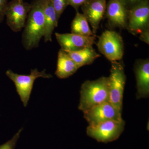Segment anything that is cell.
Returning <instances> with one entry per match:
<instances>
[{
	"instance_id": "cell-1",
	"label": "cell",
	"mask_w": 149,
	"mask_h": 149,
	"mask_svg": "<svg viewBox=\"0 0 149 149\" xmlns=\"http://www.w3.org/2000/svg\"><path fill=\"white\" fill-rule=\"evenodd\" d=\"M31 4L22 37V44L27 50L38 47L45 33L43 0H35Z\"/></svg>"
},
{
	"instance_id": "cell-2",
	"label": "cell",
	"mask_w": 149,
	"mask_h": 149,
	"mask_svg": "<svg viewBox=\"0 0 149 149\" xmlns=\"http://www.w3.org/2000/svg\"><path fill=\"white\" fill-rule=\"evenodd\" d=\"M80 95L78 109L83 112L102 103L109 102V77L85 81L81 86Z\"/></svg>"
},
{
	"instance_id": "cell-3",
	"label": "cell",
	"mask_w": 149,
	"mask_h": 149,
	"mask_svg": "<svg viewBox=\"0 0 149 149\" xmlns=\"http://www.w3.org/2000/svg\"><path fill=\"white\" fill-rule=\"evenodd\" d=\"M109 102L122 112L123 100L126 76L124 66L121 60L112 62L109 77Z\"/></svg>"
},
{
	"instance_id": "cell-4",
	"label": "cell",
	"mask_w": 149,
	"mask_h": 149,
	"mask_svg": "<svg viewBox=\"0 0 149 149\" xmlns=\"http://www.w3.org/2000/svg\"><path fill=\"white\" fill-rule=\"evenodd\" d=\"M6 74L14 83L17 92L24 107L28 104L35 80L39 77L49 78L52 77L51 74L46 73L45 70L40 72L37 68L31 69L30 74L28 75L14 73L11 70H8Z\"/></svg>"
},
{
	"instance_id": "cell-5",
	"label": "cell",
	"mask_w": 149,
	"mask_h": 149,
	"mask_svg": "<svg viewBox=\"0 0 149 149\" xmlns=\"http://www.w3.org/2000/svg\"><path fill=\"white\" fill-rule=\"evenodd\" d=\"M97 47L101 53L112 62L120 61L124 54V43L120 34L105 30L99 37Z\"/></svg>"
},
{
	"instance_id": "cell-6",
	"label": "cell",
	"mask_w": 149,
	"mask_h": 149,
	"mask_svg": "<svg viewBox=\"0 0 149 149\" xmlns=\"http://www.w3.org/2000/svg\"><path fill=\"white\" fill-rule=\"evenodd\" d=\"M124 120H108L95 126H88L86 133L89 137L97 142L107 143L117 140L124 129Z\"/></svg>"
},
{
	"instance_id": "cell-7",
	"label": "cell",
	"mask_w": 149,
	"mask_h": 149,
	"mask_svg": "<svg viewBox=\"0 0 149 149\" xmlns=\"http://www.w3.org/2000/svg\"><path fill=\"white\" fill-rule=\"evenodd\" d=\"M31 4L21 0H12L8 3L5 12L7 24L13 32L24 28L31 8Z\"/></svg>"
},
{
	"instance_id": "cell-8",
	"label": "cell",
	"mask_w": 149,
	"mask_h": 149,
	"mask_svg": "<svg viewBox=\"0 0 149 149\" xmlns=\"http://www.w3.org/2000/svg\"><path fill=\"white\" fill-rule=\"evenodd\" d=\"M84 117L89 125L94 126L108 120H123L121 112L109 102H105L83 112Z\"/></svg>"
},
{
	"instance_id": "cell-9",
	"label": "cell",
	"mask_w": 149,
	"mask_h": 149,
	"mask_svg": "<svg viewBox=\"0 0 149 149\" xmlns=\"http://www.w3.org/2000/svg\"><path fill=\"white\" fill-rule=\"evenodd\" d=\"M149 0L129 9L126 29L133 35H140L149 29Z\"/></svg>"
},
{
	"instance_id": "cell-10",
	"label": "cell",
	"mask_w": 149,
	"mask_h": 149,
	"mask_svg": "<svg viewBox=\"0 0 149 149\" xmlns=\"http://www.w3.org/2000/svg\"><path fill=\"white\" fill-rule=\"evenodd\" d=\"M128 11L124 0H109L105 15L111 27L126 29Z\"/></svg>"
},
{
	"instance_id": "cell-11",
	"label": "cell",
	"mask_w": 149,
	"mask_h": 149,
	"mask_svg": "<svg viewBox=\"0 0 149 149\" xmlns=\"http://www.w3.org/2000/svg\"><path fill=\"white\" fill-rule=\"evenodd\" d=\"M58 42L62 49L65 51L79 50L88 47H93L96 36H84L74 33H55Z\"/></svg>"
},
{
	"instance_id": "cell-12",
	"label": "cell",
	"mask_w": 149,
	"mask_h": 149,
	"mask_svg": "<svg viewBox=\"0 0 149 149\" xmlns=\"http://www.w3.org/2000/svg\"><path fill=\"white\" fill-rule=\"evenodd\" d=\"M107 4V0H88L81 6L83 14L91 24L94 35L105 15Z\"/></svg>"
},
{
	"instance_id": "cell-13",
	"label": "cell",
	"mask_w": 149,
	"mask_h": 149,
	"mask_svg": "<svg viewBox=\"0 0 149 149\" xmlns=\"http://www.w3.org/2000/svg\"><path fill=\"white\" fill-rule=\"evenodd\" d=\"M137 98H147L149 95V59L139 60L135 66Z\"/></svg>"
},
{
	"instance_id": "cell-14",
	"label": "cell",
	"mask_w": 149,
	"mask_h": 149,
	"mask_svg": "<svg viewBox=\"0 0 149 149\" xmlns=\"http://www.w3.org/2000/svg\"><path fill=\"white\" fill-rule=\"evenodd\" d=\"M79 67L66 52L61 49L58 54L56 76L60 79H65L75 73Z\"/></svg>"
},
{
	"instance_id": "cell-15",
	"label": "cell",
	"mask_w": 149,
	"mask_h": 149,
	"mask_svg": "<svg viewBox=\"0 0 149 149\" xmlns=\"http://www.w3.org/2000/svg\"><path fill=\"white\" fill-rule=\"evenodd\" d=\"M45 29L44 38L45 42H52L54 29L58 26V20L52 0H43Z\"/></svg>"
},
{
	"instance_id": "cell-16",
	"label": "cell",
	"mask_w": 149,
	"mask_h": 149,
	"mask_svg": "<svg viewBox=\"0 0 149 149\" xmlns=\"http://www.w3.org/2000/svg\"><path fill=\"white\" fill-rule=\"evenodd\" d=\"M65 52L79 68L92 64L96 59L101 56L93 47H88L79 50Z\"/></svg>"
},
{
	"instance_id": "cell-17",
	"label": "cell",
	"mask_w": 149,
	"mask_h": 149,
	"mask_svg": "<svg viewBox=\"0 0 149 149\" xmlns=\"http://www.w3.org/2000/svg\"><path fill=\"white\" fill-rule=\"evenodd\" d=\"M71 33L84 36H94L87 18L83 13L77 12L71 25Z\"/></svg>"
},
{
	"instance_id": "cell-18",
	"label": "cell",
	"mask_w": 149,
	"mask_h": 149,
	"mask_svg": "<svg viewBox=\"0 0 149 149\" xmlns=\"http://www.w3.org/2000/svg\"><path fill=\"white\" fill-rule=\"evenodd\" d=\"M52 1L58 20L65 10L68 6V0H52Z\"/></svg>"
},
{
	"instance_id": "cell-19",
	"label": "cell",
	"mask_w": 149,
	"mask_h": 149,
	"mask_svg": "<svg viewBox=\"0 0 149 149\" xmlns=\"http://www.w3.org/2000/svg\"><path fill=\"white\" fill-rule=\"evenodd\" d=\"M23 128H21L9 141L0 146V149H15Z\"/></svg>"
},
{
	"instance_id": "cell-20",
	"label": "cell",
	"mask_w": 149,
	"mask_h": 149,
	"mask_svg": "<svg viewBox=\"0 0 149 149\" xmlns=\"http://www.w3.org/2000/svg\"><path fill=\"white\" fill-rule=\"evenodd\" d=\"M8 0H0V23H1L5 16V12Z\"/></svg>"
},
{
	"instance_id": "cell-21",
	"label": "cell",
	"mask_w": 149,
	"mask_h": 149,
	"mask_svg": "<svg viewBox=\"0 0 149 149\" xmlns=\"http://www.w3.org/2000/svg\"><path fill=\"white\" fill-rule=\"evenodd\" d=\"M88 0H68V6L72 7L76 10L78 11V9L80 7L83 6Z\"/></svg>"
},
{
	"instance_id": "cell-22",
	"label": "cell",
	"mask_w": 149,
	"mask_h": 149,
	"mask_svg": "<svg viewBox=\"0 0 149 149\" xmlns=\"http://www.w3.org/2000/svg\"><path fill=\"white\" fill-rule=\"evenodd\" d=\"M140 40L144 42L147 43L149 45V29H146L143 31L140 35Z\"/></svg>"
},
{
	"instance_id": "cell-23",
	"label": "cell",
	"mask_w": 149,
	"mask_h": 149,
	"mask_svg": "<svg viewBox=\"0 0 149 149\" xmlns=\"http://www.w3.org/2000/svg\"><path fill=\"white\" fill-rule=\"evenodd\" d=\"M128 8L130 9L140 3L147 1V0H124Z\"/></svg>"
},
{
	"instance_id": "cell-24",
	"label": "cell",
	"mask_w": 149,
	"mask_h": 149,
	"mask_svg": "<svg viewBox=\"0 0 149 149\" xmlns=\"http://www.w3.org/2000/svg\"><path fill=\"white\" fill-rule=\"evenodd\" d=\"M21 1H24V0H21Z\"/></svg>"
}]
</instances>
